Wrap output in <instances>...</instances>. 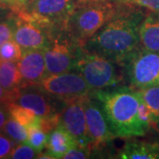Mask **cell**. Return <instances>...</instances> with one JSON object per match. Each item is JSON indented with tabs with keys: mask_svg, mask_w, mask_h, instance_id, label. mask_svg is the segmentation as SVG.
<instances>
[{
	"mask_svg": "<svg viewBox=\"0 0 159 159\" xmlns=\"http://www.w3.org/2000/svg\"><path fill=\"white\" fill-rule=\"evenodd\" d=\"M145 12L140 9L118 13L83 44L86 51L97 53L125 66L141 49L140 27Z\"/></svg>",
	"mask_w": 159,
	"mask_h": 159,
	"instance_id": "obj_1",
	"label": "cell"
},
{
	"mask_svg": "<svg viewBox=\"0 0 159 159\" xmlns=\"http://www.w3.org/2000/svg\"><path fill=\"white\" fill-rule=\"evenodd\" d=\"M92 97L100 102L115 137L133 138L147 134L150 127L139 117L140 95L133 88L96 89Z\"/></svg>",
	"mask_w": 159,
	"mask_h": 159,
	"instance_id": "obj_2",
	"label": "cell"
},
{
	"mask_svg": "<svg viewBox=\"0 0 159 159\" xmlns=\"http://www.w3.org/2000/svg\"><path fill=\"white\" fill-rule=\"evenodd\" d=\"M117 12L115 6L107 0H79L69 18L66 31L83 46Z\"/></svg>",
	"mask_w": 159,
	"mask_h": 159,
	"instance_id": "obj_3",
	"label": "cell"
},
{
	"mask_svg": "<svg viewBox=\"0 0 159 159\" xmlns=\"http://www.w3.org/2000/svg\"><path fill=\"white\" fill-rule=\"evenodd\" d=\"M117 63L106 57L86 51L83 48L75 65L77 72L83 76L92 90L114 87L122 80Z\"/></svg>",
	"mask_w": 159,
	"mask_h": 159,
	"instance_id": "obj_4",
	"label": "cell"
},
{
	"mask_svg": "<svg viewBox=\"0 0 159 159\" xmlns=\"http://www.w3.org/2000/svg\"><path fill=\"white\" fill-rule=\"evenodd\" d=\"M79 0H34L29 6V16L45 29L51 37L66 30L70 16Z\"/></svg>",
	"mask_w": 159,
	"mask_h": 159,
	"instance_id": "obj_5",
	"label": "cell"
},
{
	"mask_svg": "<svg viewBox=\"0 0 159 159\" xmlns=\"http://www.w3.org/2000/svg\"><path fill=\"white\" fill-rule=\"evenodd\" d=\"M83 46L71 37L66 31L55 34L44 51L47 75L74 70Z\"/></svg>",
	"mask_w": 159,
	"mask_h": 159,
	"instance_id": "obj_6",
	"label": "cell"
},
{
	"mask_svg": "<svg viewBox=\"0 0 159 159\" xmlns=\"http://www.w3.org/2000/svg\"><path fill=\"white\" fill-rule=\"evenodd\" d=\"M35 85L48 96L63 102L88 97L92 91L79 72L46 75Z\"/></svg>",
	"mask_w": 159,
	"mask_h": 159,
	"instance_id": "obj_7",
	"label": "cell"
},
{
	"mask_svg": "<svg viewBox=\"0 0 159 159\" xmlns=\"http://www.w3.org/2000/svg\"><path fill=\"white\" fill-rule=\"evenodd\" d=\"M125 66L131 88L142 89L159 84V53L141 47Z\"/></svg>",
	"mask_w": 159,
	"mask_h": 159,
	"instance_id": "obj_8",
	"label": "cell"
},
{
	"mask_svg": "<svg viewBox=\"0 0 159 159\" xmlns=\"http://www.w3.org/2000/svg\"><path fill=\"white\" fill-rule=\"evenodd\" d=\"M15 24L13 39L17 42L23 51L45 50L51 41V34L34 21L29 16V11L24 8L14 11Z\"/></svg>",
	"mask_w": 159,
	"mask_h": 159,
	"instance_id": "obj_9",
	"label": "cell"
},
{
	"mask_svg": "<svg viewBox=\"0 0 159 159\" xmlns=\"http://www.w3.org/2000/svg\"><path fill=\"white\" fill-rule=\"evenodd\" d=\"M84 110L90 139L91 151H100L115 136L110 128L102 106L97 100H92L89 96L86 97L84 98Z\"/></svg>",
	"mask_w": 159,
	"mask_h": 159,
	"instance_id": "obj_10",
	"label": "cell"
},
{
	"mask_svg": "<svg viewBox=\"0 0 159 159\" xmlns=\"http://www.w3.org/2000/svg\"><path fill=\"white\" fill-rule=\"evenodd\" d=\"M85 97L64 102V107L60 111V124L74 137L79 147L90 149L84 110Z\"/></svg>",
	"mask_w": 159,
	"mask_h": 159,
	"instance_id": "obj_11",
	"label": "cell"
},
{
	"mask_svg": "<svg viewBox=\"0 0 159 159\" xmlns=\"http://www.w3.org/2000/svg\"><path fill=\"white\" fill-rule=\"evenodd\" d=\"M51 99L52 97L41 90L35 84L23 85L15 89L11 103H16L23 108L28 109L38 117L48 118L60 113Z\"/></svg>",
	"mask_w": 159,
	"mask_h": 159,
	"instance_id": "obj_12",
	"label": "cell"
},
{
	"mask_svg": "<svg viewBox=\"0 0 159 159\" xmlns=\"http://www.w3.org/2000/svg\"><path fill=\"white\" fill-rule=\"evenodd\" d=\"M44 51L43 49L23 51L22 57L17 62L23 85L38 84L47 75Z\"/></svg>",
	"mask_w": 159,
	"mask_h": 159,
	"instance_id": "obj_13",
	"label": "cell"
},
{
	"mask_svg": "<svg viewBox=\"0 0 159 159\" xmlns=\"http://www.w3.org/2000/svg\"><path fill=\"white\" fill-rule=\"evenodd\" d=\"M78 144L74 138L61 124L48 134L46 142V151L53 159L63 158L71 148L77 147Z\"/></svg>",
	"mask_w": 159,
	"mask_h": 159,
	"instance_id": "obj_14",
	"label": "cell"
},
{
	"mask_svg": "<svg viewBox=\"0 0 159 159\" xmlns=\"http://www.w3.org/2000/svg\"><path fill=\"white\" fill-rule=\"evenodd\" d=\"M117 157L122 159H159V142H127L121 148Z\"/></svg>",
	"mask_w": 159,
	"mask_h": 159,
	"instance_id": "obj_15",
	"label": "cell"
},
{
	"mask_svg": "<svg viewBox=\"0 0 159 159\" xmlns=\"http://www.w3.org/2000/svg\"><path fill=\"white\" fill-rule=\"evenodd\" d=\"M142 48L159 53V15L148 11L140 27Z\"/></svg>",
	"mask_w": 159,
	"mask_h": 159,
	"instance_id": "obj_16",
	"label": "cell"
},
{
	"mask_svg": "<svg viewBox=\"0 0 159 159\" xmlns=\"http://www.w3.org/2000/svg\"><path fill=\"white\" fill-rule=\"evenodd\" d=\"M0 85L7 90H14L23 85L17 63L0 59Z\"/></svg>",
	"mask_w": 159,
	"mask_h": 159,
	"instance_id": "obj_17",
	"label": "cell"
},
{
	"mask_svg": "<svg viewBox=\"0 0 159 159\" xmlns=\"http://www.w3.org/2000/svg\"><path fill=\"white\" fill-rule=\"evenodd\" d=\"M151 113L152 125L159 119V84L137 89Z\"/></svg>",
	"mask_w": 159,
	"mask_h": 159,
	"instance_id": "obj_18",
	"label": "cell"
},
{
	"mask_svg": "<svg viewBox=\"0 0 159 159\" xmlns=\"http://www.w3.org/2000/svg\"><path fill=\"white\" fill-rule=\"evenodd\" d=\"M9 110L11 118L26 126L27 129L34 125H39L41 117L31 112L28 109L23 108L16 103H9Z\"/></svg>",
	"mask_w": 159,
	"mask_h": 159,
	"instance_id": "obj_19",
	"label": "cell"
},
{
	"mask_svg": "<svg viewBox=\"0 0 159 159\" xmlns=\"http://www.w3.org/2000/svg\"><path fill=\"white\" fill-rule=\"evenodd\" d=\"M3 133L17 143H24L28 140V129L11 116L6 121Z\"/></svg>",
	"mask_w": 159,
	"mask_h": 159,
	"instance_id": "obj_20",
	"label": "cell"
},
{
	"mask_svg": "<svg viewBox=\"0 0 159 159\" xmlns=\"http://www.w3.org/2000/svg\"><path fill=\"white\" fill-rule=\"evenodd\" d=\"M28 134L26 143L29 144L38 153H41L45 148L48 134L42 130L39 125H34L28 128Z\"/></svg>",
	"mask_w": 159,
	"mask_h": 159,
	"instance_id": "obj_21",
	"label": "cell"
},
{
	"mask_svg": "<svg viewBox=\"0 0 159 159\" xmlns=\"http://www.w3.org/2000/svg\"><path fill=\"white\" fill-rule=\"evenodd\" d=\"M23 50L14 39H11L0 47V59L17 63L22 57Z\"/></svg>",
	"mask_w": 159,
	"mask_h": 159,
	"instance_id": "obj_22",
	"label": "cell"
},
{
	"mask_svg": "<svg viewBox=\"0 0 159 159\" xmlns=\"http://www.w3.org/2000/svg\"><path fill=\"white\" fill-rule=\"evenodd\" d=\"M14 24L15 16L12 14L0 20V47L7 41L13 39Z\"/></svg>",
	"mask_w": 159,
	"mask_h": 159,
	"instance_id": "obj_23",
	"label": "cell"
},
{
	"mask_svg": "<svg viewBox=\"0 0 159 159\" xmlns=\"http://www.w3.org/2000/svg\"><path fill=\"white\" fill-rule=\"evenodd\" d=\"M38 152L34 150L29 144L24 143H18L16 146L11 150L9 156V158L11 159H32L37 158Z\"/></svg>",
	"mask_w": 159,
	"mask_h": 159,
	"instance_id": "obj_24",
	"label": "cell"
},
{
	"mask_svg": "<svg viewBox=\"0 0 159 159\" xmlns=\"http://www.w3.org/2000/svg\"><path fill=\"white\" fill-rule=\"evenodd\" d=\"M119 4L135 6L159 15V0H116Z\"/></svg>",
	"mask_w": 159,
	"mask_h": 159,
	"instance_id": "obj_25",
	"label": "cell"
},
{
	"mask_svg": "<svg viewBox=\"0 0 159 159\" xmlns=\"http://www.w3.org/2000/svg\"><path fill=\"white\" fill-rule=\"evenodd\" d=\"M16 144L17 142L12 141L7 135L0 134V159L9 158L11 150Z\"/></svg>",
	"mask_w": 159,
	"mask_h": 159,
	"instance_id": "obj_26",
	"label": "cell"
},
{
	"mask_svg": "<svg viewBox=\"0 0 159 159\" xmlns=\"http://www.w3.org/2000/svg\"><path fill=\"white\" fill-rule=\"evenodd\" d=\"M91 150L89 148H81V147H75L71 148L67 153L64 156L63 158L65 159H85L90 157Z\"/></svg>",
	"mask_w": 159,
	"mask_h": 159,
	"instance_id": "obj_27",
	"label": "cell"
},
{
	"mask_svg": "<svg viewBox=\"0 0 159 159\" xmlns=\"http://www.w3.org/2000/svg\"><path fill=\"white\" fill-rule=\"evenodd\" d=\"M10 110L8 103L0 104V131L3 130L6 121L10 118Z\"/></svg>",
	"mask_w": 159,
	"mask_h": 159,
	"instance_id": "obj_28",
	"label": "cell"
},
{
	"mask_svg": "<svg viewBox=\"0 0 159 159\" xmlns=\"http://www.w3.org/2000/svg\"><path fill=\"white\" fill-rule=\"evenodd\" d=\"M14 90H7L0 85V104L11 103L14 97Z\"/></svg>",
	"mask_w": 159,
	"mask_h": 159,
	"instance_id": "obj_29",
	"label": "cell"
},
{
	"mask_svg": "<svg viewBox=\"0 0 159 159\" xmlns=\"http://www.w3.org/2000/svg\"><path fill=\"white\" fill-rule=\"evenodd\" d=\"M0 4L9 6L13 11H16L22 8L23 5L18 2L17 0H0Z\"/></svg>",
	"mask_w": 159,
	"mask_h": 159,
	"instance_id": "obj_30",
	"label": "cell"
},
{
	"mask_svg": "<svg viewBox=\"0 0 159 159\" xmlns=\"http://www.w3.org/2000/svg\"><path fill=\"white\" fill-rule=\"evenodd\" d=\"M9 9H11L9 6L0 4V20L5 19V18L10 15L9 14Z\"/></svg>",
	"mask_w": 159,
	"mask_h": 159,
	"instance_id": "obj_31",
	"label": "cell"
},
{
	"mask_svg": "<svg viewBox=\"0 0 159 159\" xmlns=\"http://www.w3.org/2000/svg\"><path fill=\"white\" fill-rule=\"evenodd\" d=\"M151 128H153L154 130L156 131V132L157 133V134L159 135V119L157 120V121H156L153 125H151Z\"/></svg>",
	"mask_w": 159,
	"mask_h": 159,
	"instance_id": "obj_32",
	"label": "cell"
},
{
	"mask_svg": "<svg viewBox=\"0 0 159 159\" xmlns=\"http://www.w3.org/2000/svg\"><path fill=\"white\" fill-rule=\"evenodd\" d=\"M18 2H20V4H22L23 6H26L27 5V0H17Z\"/></svg>",
	"mask_w": 159,
	"mask_h": 159,
	"instance_id": "obj_33",
	"label": "cell"
},
{
	"mask_svg": "<svg viewBox=\"0 0 159 159\" xmlns=\"http://www.w3.org/2000/svg\"><path fill=\"white\" fill-rule=\"evenodd\" d=\"M34 0H27V5L29 6V5H30L31 3H33Z\"/></svg>",
	"mask_w": 159,
	"mask_h": 159,
	"instance_id": "obj_34",
	"label": "cell"
}]
</instances>
